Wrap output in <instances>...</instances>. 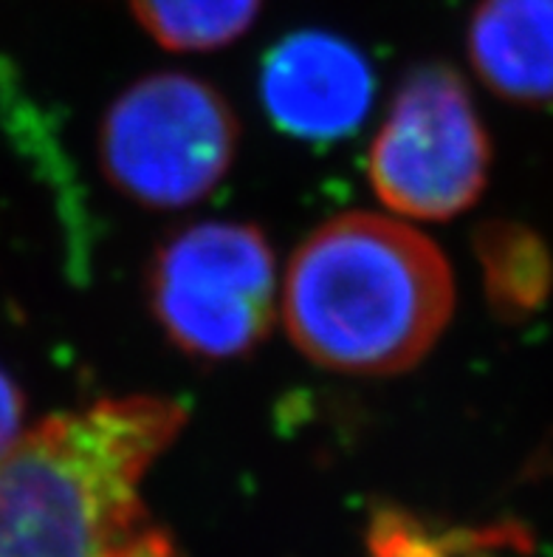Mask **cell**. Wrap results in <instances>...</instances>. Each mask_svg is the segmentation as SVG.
<instances>
[{"label":"cell","mask_w":553,"mask_h":557,"mask_svg":"<svg viewBox=\"0 0 553 557\" xmlns=\"http://www.w3.org/2000/svg\"><path fill=\"white\" fill-rule=\"evenodd\" d=\"M184 422L173 399L127 396L23 433L0 459V557H176L141 481Z\"/></svg>","instance_id":"obj_1"},{"label":"cell","mask_w":553,"mask_h":557,"mask_svg":"<svg viewBox=\"0 0 553 557\" xmlns=\"http://www.w3.org/2000/svg\"><path fill=\"white\" fill-rule=\"evenodd\" d=\"M455 311V277L432 240L373 212L316 226L288 263L282 320L319 368L390 376L418 366Z\"/></svg>","instance_id":"obj_2"},{"label":"cell","mask_w":553,"mask_h":557,"mask_svg":"<svg viewBox=\"0 0 553 557\" xmlns=\"http://www.w3.org/2000/svg\"><path fill=\"white\" fill-rule=\"evenodd\" d=\"M238 136V116L215 85L164 71L134 83L108 108L99 164L122 196L178 210L224 182Z\"/></svg>","instance_id":"obj_3"},{"label":"cell","mask_w":553,"mask_h":557,"mask_svg":"<svg viewBox=\"0 0 553 557\" xmlns=\"http://www.w3.org/2000/svg\"><path fill=\"white\" fill-rule=\"evenodd\" d=\"M148 300L169 343L201 360H235L266 339L277 314V263L252 224L206 221L159 247Z\"/></svg>","instance_id":"obj_4"},{"label":"cell","mask_w":553,"mask_h":557,"mask_svg":"<svg viewBox=\"0 0 553 557\" xmlns=\"http://www.w3.org/2000/svg\"><path fill=\"white\" fill-rule=\"evenodd\" d=\"M489 164V134L461 74L443 63L410 71L370 145L376 196L406 219H455L480 198Z\"/></svg>","instance_id":"obj_5"},{"label":"cell","mask_w":553,"mask_h":557,"mask_svg":"<svg viewBox=\"0 0 553 557\" xmlns=\"http://www.w3.org/2000/svg\"><path fill=\"white\" fill-rule=\"evenodd\" d=\"M370 60L339 35L305 28L282 37L260 69L268 120L297 139L351 136L373 106Z\"/></svg>","instance_id":"obj_6"},{"label":"cell","mask_w":553,"mask_h":557,"mask_svg":"<svg viewBox=\"0 0 553 557\" xmlns=\"http://www.w3.org/2000/svg\"><path fill=\"white\" fill-rule=\"evenodd\" d=\"M466 49L477 77L505 102L553 106V0H480Z\"/></svg>","instance_id":"obj_7"},{"label":"cell","mask_w":553,"mask_h":557,"mask_svg":"<svg viewBox=\"0 0 553 557\" xmlns=\"http://www.w3.org/2000/svg\"><path fill=\"white\" fill-rule=\"evenodd\" d=\"M475 252L486 300L500 320L519 323L545 309L553 292V258L542 235L517 221H486L477 226Z\"/></svg>","instance_id":"obj_8"},{"label":"cell","mask_w":553,"mask_h":557,"mask_svg":"<svg viewBox=\"0 0 553 557\" xmlns=\"http://www.w3.org/2000/svg\"><path fill=\"white\" fill-rule=\"evenodd\" d=\"M528 544L517 523L455 527L390 504L367 523L370 557H523Z\"/></svg>","instance_id":"obj_9"},{"label":"cell","mask_w":553,"mask_h":557,"mask_svg":"<svg viewBox=\"0 0 553 557\" xmlns=\"http://www.w3.org/2000/svg\"><path fill=\"white\" fill-rule=\"evenodd\" d=\"M263 0H130L139 26L169 51H212L243 37Z\"/></svg>","instance_id":"obj_10"},{"label":"cell","mask_w":553,"mask_h":557,"mask_svg":"<svg viewBox=\"0 0 553 557\" xmlns=\"http://www.w3.org/2000/svg\"><path fill=\"white\" fill-rule=\"evenodd\" d=\"M23 410H26V396L21 385L0 368V459L21 442Z\"/></svg>","instance_id":"obj_11"}]
</instances>
